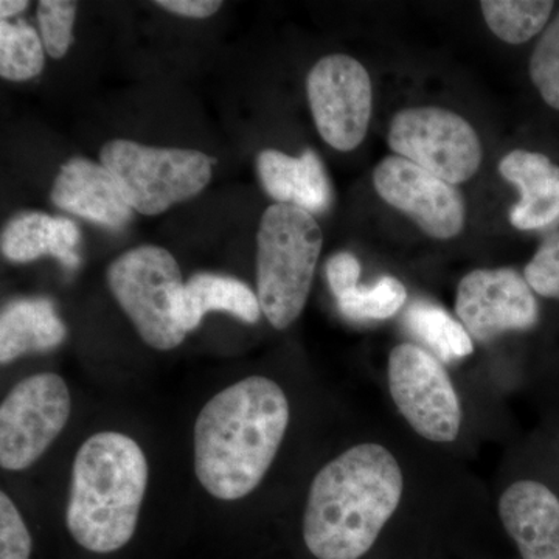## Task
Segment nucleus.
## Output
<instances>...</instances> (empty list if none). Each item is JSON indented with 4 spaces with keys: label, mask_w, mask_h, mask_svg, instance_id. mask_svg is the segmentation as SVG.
Masks as SVG:
<instances>
[{
    "label": "nucleus",
    "mask_w": 559,
    "mask_h": 559,
    "mask_svg": "<svg viewBox=\"0 0 559 559\" xmlns=\"http://www.w3.org/2000/svg\"><path fill=\"white\" fill-rule=\"evenodd\" d=\"M289 401L277 382L250 377L221 390L194 423V473L213 498L253 491L277 457L289 425Z\"/></svg>",
    "instance_id": "f257e3e1"
},
{
    "label": "nucleus",
    "mask_w": 559,
    "mask_h": 559,
    "mask_svg": "<svg viewBox=\"0 0 559 559\" xmlns=\"http://www.w3.org/2000/svg\"><path fill=\"white\" fill-rule=\"evenodd\" d=\"M404 477L377 443L349 448L319 471L308 492L304 539L318 559H359L399 509Z\"/></svg>",
    "instance_id": "f03ea898"
},
{
    "label": "nucleus",
    "mask_w": 559,
    "mask_h": 559,
    "mask_svg": "<svg viewBox=\"0 0 559 559\" xmlns=\"http://www.w3.org/2000/svg\"><path fill=\"white\" fill-rule=\"evenodd\" d=\"M148 462L138 441L124 433H94L76 452L70 474L66 525L83 549L112 554L138 528L148 487Z\"/></svg>",
    "instance_id": "7ed1b4c3"
},
{
    "label": "nucleus",
    "mask_w": 559,
    "mask_h": 559,
    "mask_svg": "<svg viewBox=\"0 0 559 559\" xmlns=\"http://www.w3.org/2000/svg\"><path fill=\"white\" fill-rule=\"evenodd\" d=\"M322 245L311 213L286 204L264 210L257 231V296L274 329L286 330L299 319Z\"/></svg>",
    "instance_id": "20e7f679"
},
{
    "label": "nucleus",
    "mask_w": 559,
    "mask_h": 559,
    "mask_svg": "<svg viewBox=\"0 0 559 559\" xmlns=\"http://www.w3.org/2000/svg\"><path fill=\"white\" fill-rule=\"evenodd\" d=\"M100 160L132 210L146 216L160 215L197 197L212 179V160L201 151L156 148L116 139L103 145Z\"/></svg>",
    "instance_id": "39448f33"
},
{
    "label": "nucleus",
    "mask_w": 559,
    "mask_h": 559,
    "mask_svg": "<svg viewBox=\"0 0 559 559\" xmlns=\"http://www.w3.org/2000/svg\"><path fill=\"white\" fill-rule=\"evenodd\" d=\"M106 282L139 336L151 348L179 347L187 333L173 316V301L186 283L178 261L159 246H139L109 264Z\"/></svg>",
    "instance_id": "423d86ee"
},
{
    "label": "nucleus",
    "mask_w": 559,
    "mask_h": 559,
    "mask_svg": "<svg viewBox=\"0 0 559 559\" xmlns=\"http://www.w3.org/2000/svg\"><path fill=\"white\" fill-rule=\"evenodd\" d=\"M388 142L393 153L452 186L476 176L484 159L479 135L469 121L436 106L396 112Z\"/></svg>",
    "instance_id": "0eeeda50"
},
{
    "label": "nucleus",
    "mask_w": 559,
    "mask_h": 559,
    "mask_svg": "<svg viewBox=\"0 0 559 559\" xmlns=\"http://www.w3.org/2000/svg\"><path fill=\"white\" fill-rule=\"evenodd\" d=\"M70 417L68 384L55 373L17 382L0 406V466L24 471L58 439Z\"/></svg>",
    "instance_id": "6e6552de"
},
{
    "label": "nucleus",
    "mask_w": 559,
    "mask_h": 559,
    "mask_svg": "<svg viewBox=\"0 0 559 559\" xmlns=\"http://www.w3.org/2000/svg\"><path fill=\"white\" fill-rule=\"evenodd\" d=\"M390 395L412 429L436 443L459 437L462 407L447 369L432 353L401 344L389 356Z\"/></svg>",
    "instance_id": "1a4fd4ad"
},
{
    "label": "nucleus",
    "mask_w": 559,
    "mask_h": 559,
    "mask_svg": "<svg viewBox=\"0 0 559 559\" xmlns=\"http://www.w3.org/2000/svg\"><path fill=\"white\" fill-rule=\"evenodd\" d=\"M307 94L320 138L344 153L358 148L373 102L367 69L348 55H329L308 73Z\"/></svg>",
    "instance_id": "9d476101"
},
{
    "label": "nucleus",
    "mask_w": 559,
    "mask_h": 559,
    "mask_svg": "<svg viewBox=\"0 0 559 559\" xmlns=\"http://www.w3.org/2000/svg\"><path fill=\"white\" fill-rule=\"evenodd\" d=\"M381 200L409 216L429 237L451 240L465 227L466 209L455 186L401 156H389L373 173Z\"/></svg>",
    "instance_id": "9b49d317"
},
{
    "label": "nucleus",
    "mask_w": 559,
    "mask_h": 559,
    "mask_svg": "<svg viewBox=\"0 0 559 559\" xmlns=\"http://www.w3.org/2000/svg\"><path fill=\"white\" fill-rule=\"evenodd\" d=\"M455 311L471 340L487 344L509 331L533 329L538 301L527 280L514 270H477L462 278Z\"/></svg>",
    "instance_id": "f8f14e48"
},
{
    "label": "nucleus",
    "mask_w": 559,
    "mask_h": 559,
    "mask_svg": "<svg viewBox=\"0 0 559 559\" xmlns=\"http://www.w3.org/2000/svg\"><path fill=\"white\" fill-rule=\"evenodd\" d=\"M51 201L72 215L112 229H120L132 219V207L112 173L84 157H73L62 165L51 189Z\"/></svg>",
    "instance_id": "ddd939ff"
},
{
    "label": "nucleus",
    "mask_w": 559,
    "mask_h": 559,
    "mask_svg": "<svg viewBox=\"0 0 559 559\" xmlns=\"http://www.w3.org/2000/svg\"><path fill=\"white\" fill-rule=\"evenodd\" d=\"M499 516L522 558L559 559V499L546 485H511L499 500Z\"/></svg>",
    "instance_id": "4468645a"
},
{
    "label": "nucleus",
    "mask_w": 559,
    "mask_h": 559,
    "mask_svg": "<svg viewBox=\"0 0 559 559\" xmlns=\"http://www.w3.org/2000/svg\"><path fill=\"white\" fill-rule=\"evenodd\" d=\"M503 179L516 186L521 200L510 212L520 230L546 229L559 219V167L546 154L514 150L499 162Z\"/></svg>",
    "instance_id": "2eb2a0df"
},
{
    "label": "nucleus",
    "mask_w": 559,
    "mask_h": 559,
    "mask_svg": "<svg viewBox=\"0 0 559 559\" xmlns=\"http://www.w3.org/2000/svg\"><path fill=\"white\" fill-rule=\"evenodd\" d=\"M261 186L277 204L293 205L316 215L331 204L329 175L312 150L300 157L277 150L261 151L257 157Z\"/></svg>",
    "instance_id": "dca6fc26"
},
{
    "label": "nucleus",
    "mask_w": 559,
    "mask_h": 559,
    "mask_svg": "<svg viewBox=\"0 0 559 559\" xmlns=\"http://www.w3.org/2000/svg\"><path fill=\"white\" fill-rule=\"evenodd\" d=\"M210 311L230 312L246 323L259 322L263 312L259 296L241 280L201 272L193 275L175 297L173 316L180 329L190 333L200 326Z\"/></svg>",
    "instance_id": "f3484780"
},
{
    "label": "nucleus",
    "mask_w": 559,
    "mask_h": 559,
    "mask_svg": "<svg viewBox=\"0 0 559 559\" xmlns=\"http://www.w3.org/2000/svg\"><path fill=\"white\" fill-rule=\"evenodd\" d=\"M80 230L72 219L32 212L16 216L2 231V253L14 263H28L40 257L58 259L70 270L80 264L75 252Z\"/></svg>",
    "instance_id": "a211bd4d"
},
{
    "label": "nucleus",
    "mask_w": 559,
    "mask_h": 559,
    "mask_svg": "<svg viewBox=\"0 0 559 559\" xmlns=\"http://www.w3.org/2000/svg\"><path fill=\"white\" fill-rule=\"evenodd\" d=\"M68 337L53 304L43 297L10 301L0 316V362L57 348Z\"/></svg>",
    "instance_id": "6ab92c4d"
},
{
    "label": "nucleus",
    "mask_w": 559,
    "mask_h": 559,
    "mask_svg": "<svg viewBox=\"0 0 559 559\" xmlns=\"http://www.w3.org/2000/svg\"><path fill=\"white\" fill-rule=\"evenodd\" d=\"M404 323L409 333L426 344L441 362H454L473 353L468 331L437 305L414 301L404 314Z\"/></svg>",
    "instance_id": "aec40b11"
},
{
    "label": "nucleus",
    "mask_w": 559,
    "mask_h": 559,
    "mask_svg": "<svg viewBox=\"0 0 559 559\" xmlns=\"http://www.w3.org/2000/svg\"><path fill=\"white\" fill-rule=\"evenodd\" d=\"M555 9L551 0H484L480 2L485 22L500 40L524 44L546 31Z\"/></svg>",
    "instance_id": "412c9836"
},
{
    "label": "nucleus",
    "mask_w": 559,
    "mask_h": 559,
    "mask_svg": "<svg viewBox=\"0 0 559 559\" xmlns=\"http://www.w3.org/2000/svg\"><path fill=\"white\" fill-rule=\"evenodd\" d=\"M44 50L35 28L25 21H0V75L10 81L35 79L43 72Z\"/></svg>",
    "instance_id": "4be33fe9"
},
{
    "label": "nucleus",
    "mask_w": 559,
    "mask_h": 559,
    "mask_svg": "<svg viewBox=\"0 0 559 559\" xmlns=\"http://www.w3.org/2000/svg\"><path fill=\"white\" fill-rule=\"evenodd\" d=\"M407 290L395 277H382L373 286H356L337 297L342 314L356 322L393 318L406 304Z\"/></svg>",
    "instance_id": "5701e85b"
},
{
    "label": "nucleus",
    "mask_w": 559,
    "mask_h": 559,
    "mask_svg": "<svg viewBox=\"0 0 559 559\" xmlns=\"http://www.w3.org/2000/svg\"><path fill=\"white\" fill-rule=\"evenodd\" d=\"M528 72L543 100L559 110V11L536 44Z\"/></svg>",
    "instance_id": "b1692460"
},
{
    "label": "nucleus",
    "mask_w": 559,
    "mask_h": 559,
    "mask_svg": "<svg viewBox=\"0 0 559 559\" xmlns=\"http://www.w3.org/2000/svg\"><path fill=\"white\" fill-rule=\"evenodd\" d=\"M79 3L69 0H43L38 5L40 38L51 58L64 57L73 40V22H75Z\"/></svg>",
    "instance_id": "393cba45"
},
{
    "label": "nucleus",
    "mask_w": 559,
    "mask_h": 559,
    "mask_svg": "<svg viewBox=\"0 0 559 559\" xmlns=\"http://www.w3.org/2000/svg\"><path fill=\"white\" fill-rule=\"evenodd\" d=\"M524 277L533 293L559 300V231L549 235L525 266Z\"/></svg>",
    "instance_id": "a878e982"
},
{
    "label": "nucleus",
    "mask_w": 559,
    "mask_h": 559,
    "mask_svg": "<svg viewBox=\"0 0 559 559\" xmlns=\"http://www.w3.org/2000/svg\"><path fill=\"white\" fill-rule=\"evenodd\" d=\"M32 536L7 492L0 495V559H31Z\"/></svg>",
    "instance_id": "bb28decb"
},
{
    "label": "nucleus",
    "mask_w": 559,
    "mask_h": 559,
    "mask_svg": "<svg viewBox=\"0 0 559 559\" xmlns=\"http://www.w3.org/2000/svg\"><path fill=\"white\" fill-rule=\"evenodd\" d=\"M360 263L353 253L340 252L326 263V278L334 296L341 297L358 286Z\"/></svg>",
    "instance_id": "cd10ccee"
},
{
    "label": "nucleus",
    "mask_w": 559,
    "mask_h": 559,
    "mask_svg": "<svg viewBox=\"0 0 559 559\" xmlns=\"http://www.w3.org/2000/svg\"><path fill=\"white\" fill-rule=\"evenodd\" d=\"M157 5L179 14V16L205 20V17L213 16L223 7V2H218V0H159Z\"/></svg>",
    "instance_id": "c85d7f7f"
},
{
    "label": "nucleus",
    "mask_w": 559,
    "mask_h": 559,
    "mask_svg": "<svg viewBox=\"0 0 559 559\" xmlns=\"http://www.w3.org/2000/svg\"><path fill=\"white\" fill-rule=\"evenodd\" d=\"M27 7V0H2L0 2V17H2V21H7L9 17L20 14Z\"/></svg>",
    "instance_id": "c756f323"
}]
</instances>
